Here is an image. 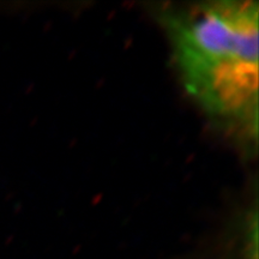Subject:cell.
Here are the masks:
<instances>
[{"instance_id": "obj_1", "label": "cell", "mask_w": 259, "mask_h": 259, "mask_svg": "<svg viewBox=\"0 0 259 259\" xmlns=\"http://www.w3.org/2000/svg\"><path fill=\"white\" fill-rule=\"evenodd\" d=\"M187 94L220 128L257 145L259 9L222 0L155 9Z\"/></svg>"}]
</instances>
